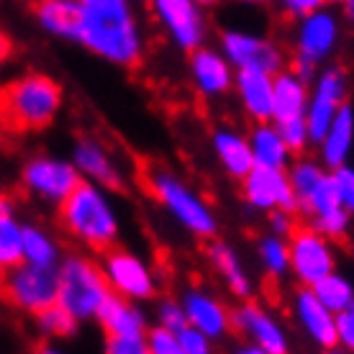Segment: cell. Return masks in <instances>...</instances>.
Masks as SVG:
<instances>
[{"mask_svg": "<svg viewBox=\"0 0 354 354\" xmlns=\"http://www.w3.org/2000/svg\"><path fill=\"white\" fill-rule=\"evenodd\" d=\"M0 213L3 216H13V201L6 193H0Z\"/></svg>", "mask_w": 354, "mask_h": 354, "instance_id": "ee69618b", "label": "cell"}, {"mask_svg": "<svg viewBox=\"0 0 354 354\" xmlns=\"http://www.w3.org/2000/svg\"><path fill=\"white\" fill-rule=\"evenodd\" d=\"M190 75H193L195 88L205 97L226 95L234 85L229 59L223 57V52H216V49H203V46L193 49L190 52Z\"/></svg>", "mask_w": 354, "mask_h": 354, "instance_id": "ac0fdd59", "label": "cell"}, {"mask_svg": "<svg viewBox=\"0 0 354 354\" xmlns=\"http://www.w3.org/2000/svg\"><path fill=\"white\" fill-rule=\"evenodd\" d=\"M34 16L52 36L80 41L82 18H85L80 0H36Z\"/></svg>", "mask_w": 354, "mask_h": 354, "instance_id": "7402d4cb", "label": "cell"}, {"mask_svg": "<svg viewBox=\"0 0 354 354\" xmlns=\"http://www.w3.org/2000/svg\"><path fill=\"white\" fill-rule=\"evenodd\" d=\"M324 175H326L324 167L313 160H298L292 165L288 177H290V185H292V193H295V201H298V208H301V203L310 195V190L319 185V180Z\"/></svg>", "mask_w": 354, "mask_h": 354, "instance_id": "d6a6232c", "label": "cell"}, {"mask_svg": "<svg viewBox=\"0 0 354 354\" xmlns=\"http://www.w3.org/2000/svg\"><path fill=\"white\" fill-rule=\"evenodd\" d=\"M313 292H316L319 301L324 303L326 308L334 310V313L344 310L346 306L354 303V288L349 285L346 277H342V274H337V272H328L326 277H321L319 283L313 285Z\"/></svg>", "mask_w": 354, "mask_h": 354, "instance_id": "f546056e", "label": "cell"}, {"mask_svg": "<svg viewBox=\"0 0 354 354\" xmlns=\"http://www.w3.org/2000/svg\"><path fill=\"white\" fill-rule=\"evenodd\" d=\"M77 324L80 321L75 319L67 308H62L59 303H52V306H46L44 310L36 313V326L41 328V334L54 339H70L77 331Z\"/></svg>", "mask_w": 354, "mask_h": 354, "instance_id": "4dcf8cb0", "label": "cell"}, {"mask_svg": "<svg viewBox=\"0 0 354 354\" xmlns=\"http://www.w3.org/2000/svg\"><path fill=\"white\" fill-rule=\"evenodd\" d=\"M142 185L165 211L172 213V218L185 231L195 234L198 239H216L218 221H216L213 208L175 172L160 165H144Z\"/></svg>", "mask_w": 354, "mask_h": 354, "instance_id": "277c9868", "label": "cell"}, {"mask_svg": "<svg viewBox=\"0 0 354 354\" xmlns=\"http://www.w3.org/2000/svg\"><path fill=\"white\" fill-rule=\"evenodd\" d=\"M241 195L254 211H290L298 213V201L292 193L290 177L283 167L254 165L241 180Z\"/></svg>", "mask_w": 354, "mask_h": 354, "instance_id": "9c48e42d", "label": "cell"}, {"mask_svg": "<svg viewBox=\"0 0 354 354\" xmlns=\"http://www.w3.org/2000/svg\"><path fill=\"white\" fill-rule=\"evenodd\" d=\"M208 259H211L213 270L223 277L226 288H229L236 298L247 301L249 295H252V280H249L247 272H244V267H241L239 254H236L229 244H223V241H211Z\"/></svg>", "mask_w": 354, "mask_h": 354, "instance_id": "484cf974", "label": "cell"}, {"mask_svg": "<svg viewBox=\"0 0 354 354\" xmlns=\"http://www.w3.org/2000/svg\"><path fill=\"white\" fill-rule=\"evenodd\" d=\"M354 139V111L349 106H342L334 115V121L328 124L326 133L321 136V157L331 169L342 167L349 157Z\"/></svg>", "mask_w": 354, "mask_h": 354, "instance_id": "d4e9b609", "label": "cell"}, {"mask_svg": "<svg viewBox=\"0 0 354 354\" xmlns=\"http://www.w3.org/2000/svg\"><path fill=\"white\" fill-rule=\"evenodd\" d=\"M280 3V10H283L285 16L290 18H303L313 13V10H321V6L326 3V0H277Z\"/></svg>", "mask_w": 354, "mask_h": 354, "instance_id": "b9f144b4", "label": "cell"}, {"mask_svg": "<svg viewBox=\"0 0 354 354\" xmlns=\"http://www.w3.org/2000/svg\"><path fill=\"white\" fill-rule=\"evenodd\" d=\"M290 270L298 277V283L306 288H313L321 277H326L328 272H334V249L328 244V239L313 226H298L290 231Z\"/></svg>", "mask_w": 354, "mask_h": 354, "instance_id": "52a82bcc", "label": "cell"}, {"mask_svg": "<svg viewBox=\"0 0 354 354\" xmlns=\"http://www.w3.org/2000/svg\"><path fill=\"white\" fill-rule=\"evenodd\" d=\"M154 16L177 46L193 52L205 39V18L195 0H149Z\"/></svg>", "mask_w": 354, "mask_h": 354, "instance_id": "8fae6325", "label": "cell"}, {"mask_svg": "<svg viewBox=\"0 0 354 354\" xmlns=\"http://www.w3.org/2000/svg\"><path fill=\"white\" fill-rule=\"evenodd\" d=\"M221 46H223V57L236 70L252 67V70H265L270 75L283 70V52L272 41L259 39L254 34H247V31H226L221 36Z\"/></svg>", "mask_w": 354, "mask_h": 354, "instance_id": "4fadbf2b", "label": "cell"}, {"mask_svg": "<svg viewBox=\"0 0 354 354\" xmlns=\"http://www.w3.org/2000/svg\"><path fill=\"white\" fill-rule=\"evenodd\" d=\"M339 39V24L331 13L324 10H313L308 16L301 18V26H298V39H295V49L306 62L316 64L324 57L331 54V49L337 46Z\"/></svg>", "mask_w": 354, "mask_h": 354, "instance_id": "2e32d148", "label": "cell"}, {"mask_svg": "<svg viewBox=\"0 0 354 354\" xmlns=\"http://www.w3.org/2000/svg\"><path fill=\"white\" fill-rule=\"evenodd\" d=\"M249 144H252V154H254V165H270V167H285L290 149L285 144L283 133L277 126L270 121H259L252 133H249Z\"/></svg>", "mask_w": 354, "mask_h": 354, "instance_id": "4316f807", "label": "cell"}, {"mask_svg": "<svg viewBox=\"0 0 354 354\" xmlns=\"http://www.w3.org/2000/svg\"><path fill=\"white\" fill-rule=\"evenodd\" d=\"M313 221V229H319L326 239H344L346 231H349V211H346L344 205H339L334 211H326L316 216V218H310Z\"/></svg>", "mask_w": 354, "mask_h": 354, "instance_id": "836d02e7", "label": "cell"}, {"mask_svg": "<svg viewBox=\"0 0 354 354\" xmlns=\"http://www.w3.org/2000/svg\"><path fill=\"white\" fill-rule=\"evenodd\" d=\"M100 270L106 274L111 290L129 301H149L157 295V280L151 270L144 265V259H139L129 249H106Z\"/></svg>", "mask_w": 354, "mask_h": 354, "instance_id": "ba28073f", "label": "cell"}, {"mask_svg": "<svg viewBox=\"0 0 354 354\" xmlns=\"http://www.w3.org/2000/svg\"><path fill=\"white\" fill-rule=\"evenodd\" d=\"M346 97V77L344 70L331 67L319 77L313 97L306 111V124H308L310 142H321V136L326 133L328 124L334 121V115L342 106H344Z\"/></svg>", "mask_w": 354, "mask_h": 354, "instance_id": "5bb4252c", "label": "cell"}, {"mask_svg": "<svg viewBox=\"0 0 354 354\" xmlns=\"http://www.w3.org/2000/svg\"><path fill=\"white\" fill-rule=\"evenodd\" d=\"M10 52H13V41H10V36L0 28V64L6 62L10 57Z\"/></svg>", "mask_w": 354, "mask_h": 354, "instance_id": "7bdbcfd3", "label": "cell"}, {"mask_svg": "<svg viewBox=\"0 0 354 354\" xmlns=\"http://www.w3.org/2000/svg\"><path fill=\"white\" fill-rule=\"evenodd\" d=\"M24 262V226L0 213V277Z\"/></svg>", "mask_w": 354, "mask_h": 354, "instance_id": "f1b7e54d", "label": "cell"}, {"mask_svg": "<svg viewBox=\"0 0 354 354\" xmlns=\"http://www.w3.org/2000/svg\"><path fill=\"white\" fill-rule=\"evenodd\" d=\"M331 177H334V185H337L342 205H344L349 213H354V169L342 165V167H337L331 172Z\"/></svg>", "mask_w": 354, "mask_h": 354, "instance_id": "74e56055", "label": "cell"}, {"mask_svg": "<svg viewBox=\"0 0 354 354\" xmlns=\"http://www.w3.org/2000/svg\"><path fill=\"white\" fill-rule=\"evenodd\" d=\"M213 151L226 169V175L244 180L249 169L254 167V154H252V144L241 131L236 129H216L213 133Z\"/></svg>", "mask_w": 354, "mask_h": 354, "instance_id": "cb8c5ba5", "label": "cell"}, {"mask_svg": "<svg viewBox=\"0 0 354 354\" xmlns=\"http://www.w3.org/2000/svg\"><path fill=\"white\" fill-rule=\"evenodd\" d=\"M308 111V85L298 72H274L272 77V121L283 124Z\"/></svg>", "mask_w": 354, "mask_h": 354, "instance_id": "603a6c76", "label": "cell"}, {"mask_svg": "<svg viewBox=\"0 0 354 354\" xmlns=\"http://www.w3.org/2000/svg\"><path fill=\"white\" fill-rule=\"evenodd\" d=\"M0 298L13 308L39 313L57 303V267H41L31 262H18L13 270L0 277Z\"/></svg>", "mask_w": 354, "mask_h": 354, "instance_id": "8992f818", "label": "cell"}, {"mask_svg": "<svg viewBox=\"0 0 354 354\" xmlns=\"http://www.w3.org/2000/svg\"><path fill=\"white\" fill-rule=\"evenodd\" d=\"M241 3H254V6H259V3H267V0H241Z\"/></svg>", "mask_w": 354, "mask_h": 354, "instance_id": "7dc6e473", "label": "cell"}, {"mask_svg": "<svg viewBox=\"0 0 354 354\" xmlns=\"http://www.w3.org/2000/svg\"><path fill=\"white\" fill-rule=\"evenodd\" d=\"M80 44L108 62L136 70L144 59V41L129 0H80Z\"/></svg>", "mask_w": 354, "mask_h": 354, "instance_id": "6da1fadb", "label": "cell"}, {"mask_svg": "<svg viewBox=\"0 0 354 354\" xmlns=\"http://www.w3.org/2000/svg\"><path fill=\"white\" fill-rule=\"evenodd\" d=\"M280 133H283L285 144H288V149L295 151V154H301L310 142V133H308V124H306V115H298V118H290V121H283V124H277Z\"/></svg>", "mask_w": 354, "mask_h": 354, "instance_id": "e575fe53", "label": "cell"}, {"mask_svg": "<svg viewBox=\"0 0 354 354\" xmlns=\"http://www.w3.org/2000/svg\"><path fill=\"white\" fill-rule=\"evenodd\" d=\"M231 328L239 331L241 337L252 342L259 352L283 354L288 352V334L280 326V321L272 313H267L257 303H241L236 310H231Z\"/></svg>", "mask_w": 354, "mask_h": 354, "instance_id": "7c38bea8", "label": "cell"}, {"mask_svg": "<svg viewBox=\"0 0 354 354\" xmlns=\"http://www.w3.org/2000/svg\"><path fill=\"white\" fill-rule=\"evenodd\" d=\"M147 349L154 354H180V342H177V331L167 326H157L147 334Z\"/></svg>", "mask_w": 354, "mask_h": 354, "instance_id": "8d00e7d4", "label": "cell"}, {"mask_svg": "<svg viewBox=\"0 0 354 354\" xmlns=\"http://www.w3.org/2000/svg\"><path fill=\"white\" fill-rule=\"evenodd\" d=\"M344 8H346V16H349V18H352V21H354V0H346V3H344Z\"/></svg>", "mask_w": 354, "mask_h": 354, "instance_id": "f6af8a7d", "label": "cell"}, {"mask_svg": "<svg viewBox=\"0 0 354 354\" xmlns=\"http://www.w3.org/2000/svg\"><path fill=\"white\" fill-rule=\"evenodd\" d=\"M75 167L82 177H88L90 183H95L108 190H118L124 185V177L118 172V165L113 157L108 154V149L100 142L82 136L75 144Z\"/></svg>", "mask_w": 354, "mask_h": 354, "instance_id": "d6986e66", "label": "cell"}, {"mask_svg": "<svg viewBox=\"0 0 354 354\" xmlns=\"http://www.w3.org/2000/svg\"><path fill=\"white\" fill-rule=\"evenodd\" d=\"M259 259H262L265 272L274 280H280L290 270V249L283 241V236H277V234L259 241Z\"/></svg>", "mask_w": 354, "mask_h": 354, "instance_id": "1f68e13d", "label": "cell"}, {"mask_svg": "<svg viewBox=\"0 0 354 354\" xmlns=\"http://www.w3.org/2000/svg\"><path fill=\"white\" fill-rule=\"evenodd\" d=\"M59 223L72 239L100 254L115 247L118 239V216L113 203L100 185L90 180H80L77 187L59 203Z\"/></svg>", "mask_w": 354, "mask_h": 354, "instance_id": "3957f363", "label": "cell"}, {"mask_svg": "<svg viewBox=\"0 0 354 354\" xmlns=\"http://www.w3.org/2000/svg\"><path fill=\"white\" fill-rule=\"evenodd\" d=\"M80 180L82 175L77 172L75 162L70 165L54 157H34L31 162H26V167L21 172V183L28 193L54 205L62 203Z\"/></svg>", "mask_w": 354, "mask_h": 354, "instance_id": "30bf717a", "label": "cell"}, {"mask_svg": "<svg viewBox=\"0 0 354 354\" xmlns=\"http://www.w3.org/2000/svg\"><path fill=\"white\" fill-rule=\"evenodd\" d=\"M111 285L100 265L85 257H67L57 267V303L67 308L77 321L95 316Z\"/></svg>", "mask_w": 354, "mask_h": 354, "instance_id": "5b68a950", "label": "cell"}, {"mask_svg": "<svg viewBox=\"0 0 354 354\" xmlns=\"http://www.w3.org/2000/svg\"><path fill=\"white\" fill-rule=\"evenodd\" d=\"M292 306H295V319H298L303 331L308 334L310 342H316L321 349L339 346L337 313L319 301V295L313 292V288L303 285L301 290L295 292V303Z\"/></svg>", "mask_w": 354, "mask_h": 354, "instance_id": "9a60e30c", "label": "cell"}, {"mask_svg": "<svg viewBox=\"0 0 354 354\" xmlns=\"http://www.w3.org/2000/svg\"><path fill=\"white\" fill-rule=\"evenodd\" d=\"M160 324L162 326L172 328V331H180V328L187 324L185 308H183V306H177L175 301H165L160 306Z\"/></svg>", "mask_w": 354, "mask_h": 354, "instance_id": "60d3db41", "label": "cell"}, {"mask_svg": "<svg viewBox=\"0 0 354 354\" xmlns=\"http://www.w3.org/2000/svg\"><path fill=\"white\" fill-rule=\"evenodd\" d=\"M62 108V85L41 72H28L0 88V129L10 136L44 131Z\"/></svg>", "mask_w": 354, "mask_h": 354, "instance_id": "7a4b0ae2", "label": "cell"}, {"mask_svg": "<svg viewBox=\"0 0 354 354\" xmlns=\"http://www.w3.org/2000/svg\"><path fill=\"white\" fill-rule=\"evenodd\" d=\"M337 337L339 344L354 352V303L337 313Z\"/></svg>", "mask_w": 354, "mask_h": 354, "instance_id": "f35d334b", "label": "cell"}, {"mask_svg": "<svg viewBox=\"0 0 354 354\" xmlns=\"http://www.w3.org/2000/svg\"><path fill=\"white\" fill-rule=\"evenodd\" d=\"M95 319L100 328L106 331V337H133L147 339V319L133 301L118 295V292H108L103 303L97 306Z\"/></svg>", "mask_w": 354, "mask_h": 354, "instance_id": "e0dca14e", "label": "cell"}, {"mask_svg": "<svg viewBox=\"0 0 354 354\" xmlns=\"http://www.w3.org/2000/svg\"><path fill=\"white\" fill-rule=\"evenodd\" d=\"M24 259L31 265L57 267L59 262V247L57 241L39 226H24Z\"/></svg>", "mask_w": 354, "mask_h": 354, "instance_id": "83f0119b", "label": "cell"}, {"mask_svg": "<svg viewBox=\"0 0 354 354\" xmlns=\"http://www.w3.org/2000/svg\"><path fill=\"white\" fill-rule=\"evenodd\" d=\"M106 349L113 354H144L147 349V339L133 337H106Z\"/></svg>", "mask_w": 354, "mask_h": 354, "instance_id": "ab89813d", "label": "cell"}, {"mask_svg": "<svg viewBox=\"0 0 354 354\" xmlns=\"http://www.w3.org/2000/svg\"><path fill=\"white\" fill-rule=\"evenodd\" d=\"M177 342H180V354H205L211 352V339L205 337L201 328H195L193 324L177 331Z\"/></svg>", "mask_w": 354, "mask_h": 354, "instance_id": "d590c367", "label": "cell"}, {"mask_svg": "<svg viewBox=\"0 0 354 354\" xmlns=\"http://www.w3.org/2000/svg\"><path fill=\"white\" fill-rule=\"evenodd\" d=\"M195 3H198V6H216L218 0H195Z\"/></svg>", "mask_w": 354, "mask_h": 354, "instance_id": "bcb514c9", "label": "cell"}, {"mask_svg": "<svg viewBox=\"0 0 354 354\" xmlns=\"http://www.w3.org/2000/svg\"><path fill=\"white\" fill-rule=\"evenodd\" d=\"M234 88L252 121H272V75L244 67L234 75Z\"/></svg>", "mask_w": 354, "mask_h": 354, "instance_id": "ffe728a7", "label": "cell"}, {"mask_svg": "<svg viewBox=\"0 0 354 354\" xmlns=\"http://www.w3.org/2000/svg\"><path fill=\"white\" fill-rule=\"evenodd\" d=\"M183 308H185L187 324L201 328L211 342L213 339H223L231 331V313L218 298H213L208 292L190 290L185 295Z\"/></svg>", "mask_w": 354, "mask_h": 354, "instance_id": "44dd1931", "label": "cell"}, {"mask_svg": "<svg viewBox=\"0 0 354 354\" xmlns=\"http://www.w3.org/2000/svg\"><path fill=\"white\" fill-rule=\"evenodd\" d=\"M339 3H346V0H339Z\"/></svg>", "mask_w": 354, "mask_h": 354, "instance_id": "c3c4849f", "label": "cell"}]
</instances>
